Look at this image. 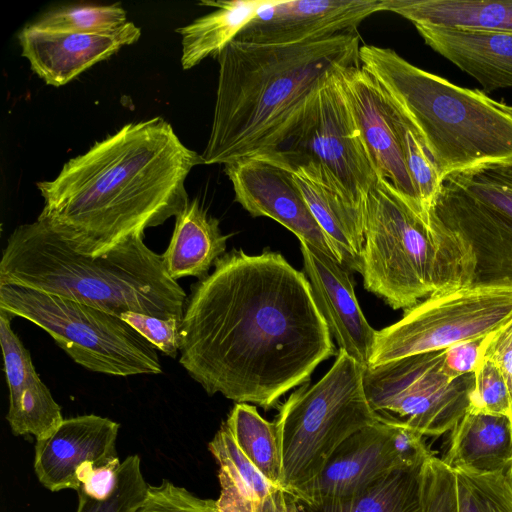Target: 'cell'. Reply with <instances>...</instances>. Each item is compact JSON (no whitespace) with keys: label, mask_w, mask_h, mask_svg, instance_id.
<instances>
[{"label":"cell","mask_w":512,"mask_h":512,"mask_svg":"<svg viewBox=\"0 0 512 512\" xmlns=\"http://www.w3.org/2000/svg\"><path fill=\"white\" fill-rule=\"evenodd\" d=\"M190 290L179 363L208 395L267 410L335 354L308 278L278 252L233 249Z\"/></svg>","instance_id":"obj_1"},{"label":"cell","mask_w":512,"mask_h":512,"mask_svg":"<svg viewBox=\"0 0 512 512\" xmlns=\"http://www.w3.org/2000/svg\"><path fill=\"white\" fill-rule=\"evenodd\" d=\"M204 164L161 117L132 122L37 183L39 218L77 252L101 256L176 217L189 203L185 181Z\"/></svg>","instance_id":"obj_2"},{"label":"cell","mask_w":512,"mask_h":512,"mask_svg":"<svg viewBox=\"0 0 512 512\" xmlns=\"http://www.w3.org/2000/svg\"><path fill=\"white\" fill-rule=\"evenodd\" d=\"M360 36L344 33L294 44L234 39L217 56L218 84L204 164L267 154L313 96L359 66Z\"/></svg>","instance_id":"obj_3"},{"label":"cell","mask_w":512,"mask_h":512,"mask_svg":"<svg viewBox=\"0 0 512 512\" xmlns=\"http://www.w3.org/2000/svg\"><path fill=\"white\" fill-rule=\"evenodd\" d=\"M135 234L101 256L75 251L45 220L19 225L0 261V285L72 299L120 316L132 311L182 320L187 294L162 255Z\"/></svg>","instance_id":"obj_4"},{"label":"cell","mask_w":512,"mask_h":512,"mask_svg":"<svg viewBox=\"0 0 512 512\" xmlns=\"http://www.w3.org/2000/svg\"><path fill=\"white\" fill-rule=\"evenodd\" d=\"M359 59L415 126L442 180L512 159V106L427 72L390 48L363 45Z\"/></svg>","instance_id":"obj_5"},{"label":"cell","mask_w":512,"mask_h":512,"mask_svg":"<svg viewBox=\"0 0 512 512\" xmlns=\"http://www.w3.org/2000/svg\"><path fill=\"white\" fill-rule=\"evenodd\" d=\"M470 245L432 211L423 215L378 180L365 202L363 284L394 310L473 283Z\"/></svg>","instance_id":"obj_6"},{"label":"cell","mask_w":512,"mask_h":512,"mask_svg":"<svg viewBox=\"0 0 512 512\" xmlns=\"http://www.w3.org/2000/svg\"><path fill=\"white\" fill-rule=\"evenodd\" d=\"M363 368L339 350L333 366L316 384L300 386L281 405L275 419L281 489L297 493L322 472L348 437L378 422L365 396Z\"/></svg>","instance_id":"obj_7"},{"label":"cell","mask_w":512,"mask_h":512,"mask_svg":"<svg viewBox=\"0 0 512 512\" xmlns=\"http://www.w3.org/2000/svg\"><path fill=\"white\" fill-rule=\"evenodd\" d=\"M0 309L46 331L77 364L102 374H160L157 349L120 316L65 297L0 285Z\"/></svg>","instance_id":"obj_8"},{"label":"cell","mask_w":512,"mask_h":512,"mask_svg":"<svg viewBox=\"0 0 512 512\" xmlns=\"http://www.w3.org/2000/svg\"><path fill=\"white\" fill-rule=\"evenodd\" d=\"M511 318V285L470 284L432 295L376 331L368 366L484 338Z\"/></svg>","instance_id":"obj_9"},{"label":"cell","mask_w":512,"mask_h":512,"mask_svg":"<svg viewBox=\"0 0 512 512\" xmlns=\"http://www.w3.org/2000/svg\"><path fill=\"white\" fill-rule=\"evenodd\" d=\"M444 350L363 368L366 399L378 422L423 436L452 430L470 408L474 373L450 381L442 372Z\"/></svg>","instance_id":"obj_10"},{"label":"cell","mask_w":512,"mask_h":512,"mask_svg":"<svg viewBox=\"0 0 512 512\" xmlns=\"http://www.w3.org/2000/svg\"><path fill=\"white\" fill-rule=\"evenodd\" d=\"M341 73L313 96L267 154L289 166L319 164L352 202L365 208L378 177L343 92Z\"/></svg>","instance_id":"obj_11"},{"label":"cell","mask_w":512,"mask_h":512,"mask_svg":"<svg viewBox=\"0 0 512 512\" xmlns=\"http://www.w3.org/2000/svg\"><path fill=\"white\" fill-rule=\"evenodd\" d=\"M432 455L419 432L376 422L348 437L322 472L292 495L310 502L347 498L389 471L423 463Z\"/></svg>","instance_id":"obj_12"},{"label":"cell","mask_w":512,"mask_h":512,"mask_svg":"<svg viewBox=\"0 0 512 512\" xmlns=\"http://www.w3.org/2000/svg\"><path fill=\"white\" fill-rule=\"evenodd\" d=\"M238 202L253 217H269L340 262L315 220L292 169L273 155H257L224 165ZM341 263V262H340ZM342 264V263H341Z\"/></svg>","instance_id":"obj_13"},{"label":"cell","mask_w":512,"mask_h":512,"mask_svg":"<svg viewBox=\"0 0 512 512\" xmlns=\"http://www.w3.org/2000/svg\"><path fill=\"white\" fill-rule=\"evenodd\" d=\"M340 80L378 180L396 191L415 210L427 215L406 167L394 100L361 64L343 71Z\"/></svg>","instance_id":"obj_14"},{"label":"cell","mask_w":512,"mask_h":512,"mask_svg":"<svg viewBox=\"0 0 512 512\" xmlns=\"http://www.w3.org/2000/svg\"><path fill=\"white\" fill-rule=\"evenodd\" d=\"M383 0H264L235 38L256 44H294L356 33Z\"/></svg>","instance_id":"obj_15"},{"label":"cell","mask_w":512,"mask_h":512,"mask_svg":"<svg viewBox=\"0 0 512 512\" xmlns=\"http://www.w3.org/2000/svg\"><path fill=\"white\" fill-rule=\"evenodd\" d=\"M120 424L95 414L64 419L37 438L34 470L48 490H78L92 468L120 462L115 443Z\"/></svg>","instance_id":"obj_16"},{"label":"cell","mask_w":512,"mask_h":512,"mask_svg":"<svg viewBox=\"0 0 512 512\" xmlns=\"http://www.w3.org/2000/svg\"><path fill=\"white\" fill-rule=\"evenodd\" d=\"M141 30L128 21L103 32L54 31L29 24L18 35L25 57L34 73L45 83L62 86L92 65L105 60L121 47L136 42Z\"/></svg>","instance_id":"obj_17"},{"label":"cell","mask_w":512,"mask_h":512,"mask_svg":"<svg viewBox=\"0 0 512 512\" xmlns=\"http://www.w3.org/2000/svg\"><path fill=\"white\" fill-rule=\"evenodd\" d=\"M300 248L315 302L339 350L362 367L368 366L377 330L371 327L361 311L351 271L304 241H300Z\"/></svg>","instance_id":"obj_18"},{"label":"cell","mask_w":512,"mask_h":512,"mask_svg":"<svg viewBox=\"0 0 512 512\" xmlns=\"http://www.w3.org/2000/svg\"><path fill=\"white\" fill-rule=\"evenodd\" d=\"M12 318L0 309V344L9 390L6 420L14 435H34L37 439L53 431L64 418L35 370L30 352L12 330Z\"/></svg>","instance_id":"obj_19"},{"label":"cell","mask_w":512,"mask_h":512,"mask_svg":"<svg viewBox=\"0 0 512 512\" xmlns=\"http://www.w3.org/2000/svg\"><path fill=\"white\" fill-rule=\"evenodd\" d=\"M289 167L340 262L361 273L365 208L352 202L319 164L309 161Z\"/></svg>","instance_id":"obj_20"},{"label":"cell","mask_w":512,"mask_h":512,"mask_svg":"<svg viewBox=\"0 0 512 512\" xmlns=\"http://www.w3.org/2000/svg\"><path fill=\"white\" fill-rule=\"evenodd\" d=\"M425 43L492 92L512 87V34L415 25Z\"/></svg>","instance_id":"obj_21"},{"label":"cell","mask_w":512,"mask_h":512,"mask_svg":"<svg viewBox=\"0 0 512 512\" xmlns=\"http://www.w3.org/2000/svg\"><path fill=\"white\" fill-rule=\"evenodd\" d=\"M442 461L454 472L477 475L512 470V419L468 410L451 430Z\"/></svg>","instance_id":"obj_22"},{"label":"cell","mask_w":512,"mask_h":512,"mask_svg":"<svg viewBox=\"0 0 512 512\" xmlns=\"http://www.w3.org/2000/svg\"><path fill=\"white\" fill-rule=\"evenodd\" d=\"M229 237L221 232L219 220L210 216L198 199L190 200L175 217L171 240L161 254L166 272L175 281L207 276L225 254Z\"/></svg>","instance_id":"obj_23"},{"label":"cell","mask_w":512,"mask_h":512,"mask_svg":"<svg viewBox=\"0 0 512 512\" xmlns=\"http://www.w3.org/2000/svg\"><path fill=\"white\" fill-rule=\"evenodd\" d=\"M425 462L397 467L358 493L339 500L310 502L289 493L293 512H423Z\"/></svg>","instance_id":"obj_24"},{"label":"cell","mask_w":512,"mask_h":512,"mask_svg":"<svg viewBox=\"0 0 512 512\" xmlns=\"http://www.w3.org/2000/svg\"><path fill=\"white\" fill-rule=\"evenodd\" d=\"M383 11L415 25L512 34V0H383Z\"/></svg>","instance_id":"obj_25"},{"label":"cell","mask_w":512,"mask_h":512,"mask_svg":"<svg viewBox=\"0 0 512 512\" xmlns=\"http://www.w3.org/2000/svg\"><path fill=\"white\" fill-rule=\"evenodd\" d=\"M264 0L201 1L217 8L176 29L182 36L181 65L191 69L208 56L217 57L253 19Z\"/></svg>","instance_id":"obj_26"},{"label":"cell","mask_w":512,"mask_h":512,"mask_svg":"<svg viewBox=\"0 0 512 512\" xmlns=\"http://www.w3.org/2000/svg\"><path fill=\"white\" fill-rule=\"evenodd\" d=\"M444 180L497 211V242L512 273V159L454 173Z\"/></svg>","instance_id":"obj_27"},{"label":"cell","mask_w":512,"mask_h":512,"mask_svg":"<svg viewBox=\"0 0 512 512\" xmlns=\"http://www.w3.org/2000/svg\"><path fill=\"white\" fill-rule=\"evenodd\" d=\"M226 424L240 450L273 486L279 487L282 460L276 422L264 419L254 405L236 403Z\"/></svg>","instance_id":"obj_28"},{"label":"cell","mask_w":512,"mask_h":512,"mask_svg":"<svg viewBox=\"0 0 512 512\" xmlns=\"http://www.w3.org/2000/svg\"><path fill=\"white\" fill-rule=\"evenodd\" d=\"M455 476L458 512H512V470Z\"/></svg>","instance_id":"obj_29"},{"label":"cell","mask_w":512,"mask_h":512,"mask_svg":"<svg viewBox=\"0 0 512 512\" xmlns=\"http://www.w3.org/2000/svg\"><path fill=\"white\" fill-rule=\"evenodd\" d=\"M127 14L120 3L112 5H73L51 10L33 25L54 31L103 32L126 24Z\"/></svg>","instance_id":"obj_30"},{"label":"cell","mask_w":512,"mask_h":512,"mask_svg":"<svg viewBox=\"0 0 512 512\" xmlns=\"http://www.w3.org/2000/svg\"><path fill=\"white\" fill-rule=\"evenodd\" d=\"M208 448L217 460L219 469L240 484L253 501H260L279 488L273 486L240 450L226 422L209 442Z\"/></svg>","instance_id":"obj_31"},{"label":"cell","mask_w":512,"mask_h":512,"mask_svg":"<svg viewBox=\"0 0 512 512\" xmlns=\"http://www.w3.org/2000/svg\"><path fill=\"white\" fill-rule=\"evenodd\" d=\"M148 485L141 471L138 455H131L121 462L117 483L111 495L104 500L78 492L76 512H135L146 497Z\"/></svg>","instance_id":"obj_32"},{"label":"cell","mask_w":512,"mask_h":512,"mask_svg":"<svg viewBox=\"0 0 512 512\" xmlns=\"http://www.w3.org/2000/svg\"><path fill=\"white\" fill-rule=\"evenodd\" d=\"M469 410L505 415L512 419V397L505 377L500 368L486 357H480L474 372Z\"/></svg>","instance_id":"obj_33"},{"label":"cell","mask_w":512,"mask_h":512,"mask_svg":"<svg viewBox=\"0 0 512 512\" xmlns=\"http://www.w3.org/2000/svg\"><path fill=\"white\" fill-rule=\"evenodd\" d=\"M423 512H458L455 472L432 455L423 466Z\"/></svg>","instance_id":"obj_34"},{"label":"cell","mask_w":512,"mask_h":512,"mask_svg":"<svg viewBox=\"0 0 512 512\" xmlns=\"http://www.w3.org/2000/svg\"><path fill=\"white\" fill-rule=\"evenodd\" d=\"M135 512H218L212 499H202L164 479L148 486L146 497Z\"/></svg>","instance_id":"obj_35"},{"label":"cell","mask_w":512,"mask_h":512,"mask_svg":"<svg viewBox=\"0 0 512 512\" xmlns=\"http://www.w3.org/2000/svg\"><path fill=\"white\" fill-rule=\"evenodd\" d=\"M120 318L165 355L176 358L180 353L182 320L175 317L160 318L132 311L122 313Z\"/></svg>","instance_id":"obj_36"},{"label":"cell","mask_w":512,"mask_h":512,"mask_svg":"<svg viewBox=\"0 0 512 512\" xmlns=\"http://www.w3.org/2000/svg\"><path fill=\"white\" fill-rule=\"evenodd\" d=\"M484 338L462 341L444 350L442 372L450 381L476 371Z\"/></svg>","instance_id":"obj_37"},{"label":"cell","mask_w":512,"mask_h":512,"mask_svg":"<svg viewBox=\"0 0 512 512\" xmlns=\"http://www.w3.org/2000/svg\"><path fill=\"white\" fill-rule=\"evenodd\" d=\"M481 357L492 360L500 368L512 397V318L484 338Z\"/></svg>","instance_id":"obj_38"},{"label":"cell","mask_w":512,"mask_h":512,"mask_svg":"<svg viewBox=\"0 0 512 512\" xmlns=\"http://www.w3.org/2000/svg\"><path fill=\"white\" fill-rule=\"evenodd\" d=\"M218 478L221 486L216 500L218 512H254V502L244 488L228 473L219 469Z\"/></svg>","instance_id":"obj_39"},{"label":"cell","mask_w":512,"mask_h":512,"mask_svg":"<svg viewBox=\"0 0 512 512\" xmlns=\"http://www.w3.org/2000/svg\"><path fill=\"white\" fill-rule=\"evenodd\" d=\"M120 465L121 462H116L90 469L82 478L77 491L97 500L108 498L115 489Z\"/></svg>","instance_id":"obj_40"},{"label":"cell","mask_w":512,"mask_h":512,"mask_svg":"<svg viewBox=\"0 0 512 512\" xmlns=\"http://www.w3.org/2000/svg\"><path fill=\"white\" fill-rule=\"evenodd\" d=\"M254 512H293L290 494L281 488L254 502Z\"/></svg>","instance_id":"obj_41"}]
</instances>
